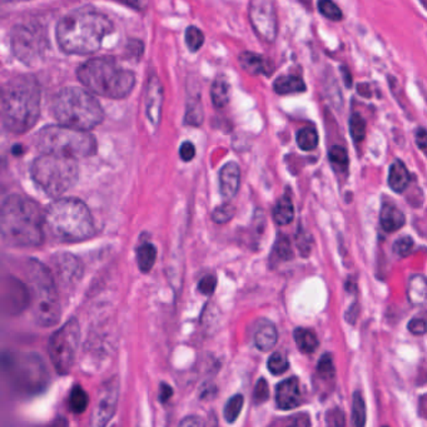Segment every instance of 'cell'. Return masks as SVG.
<instances>
[{"instance_id": "6da1fadb", "label": "cell", "mask_w": 427, "mask_h": 427, "mask_svg": "<svg viewBox=\"0 0 427 427\" xmlns=\"http://www.w3.org/2000/svg\"><path fill=\"white\" fill-rule=\"evenodd\" d=\"M112 32V21L107 15L94 9H77L58 23L56 41L65 53L87 56L96 53Z\"/></svg>"}, {"instance_id": "7a4b0ae2", "label": "cell", "mask_w": 427, "mask_h": 427, "mask_svg": "<svg viewBox=\"0 0 427 427\" xmlns=\"http://www.w3.org/2000/svg\"><path fill=\"white\" fill-rule=\"evenodd\" d=\"M41 87L34 76L9 79L1 89V120L9 132L25 133L41 116Z\"/></svg>"}, {"instance_id": "3957f363", "label": "cell", "mask_w": 427, "mask_h": 427, "mask_svg": "<svg viewBox=\"0 0 427 427\" xmlns=\"http://www.w3.org/2000/svg\"><path fill=\"white\" fill-rule=\"evenodd\" d=\"M44 212L33 199L19 195L7 197L1 206L3 239L14 247H36L44 239Z\"/></svg>"}, {"instance_id": "277c9868", "label": "cell", "mask_w": 427, "mask_h": 427, "mask_svg": "<svg viewBox=\"0 0 427 427\" xmlns=\"http://www.w3.org/2000/svg\"><path fill=\"white\" fill-rule=\"evenodd\" d=\"M77 76L89 91L105 98H126L135 85L133 72L120 67L109 56L93 58L85 62L78 68Z\"/></svg>"}, {"instance_id": "5b68a950", "label": "cell", "mask_w": 427, "mask_h": 427, "mask_svg": "<svg viewBox=\"0 0 427 427\" xmlns=\"http://www.w3.org/2000/svg\"><path fill=\"white\" fill-rule=\"evenodd\" d=\"M45 227L62 242H82L94 234V221L87 204L77 198H62L44 212Z\"/></svg>"}, {"instance_id": "8992f818", "label": "cell", "mask_w": 427, "mask_h": 427, "mask_svg": "<svg viewBox=\"0 0 427 427\" xmlns=\"http://www.w3.org/2000/svg\"><path fill=\"white\" fill-rule=\"evenodd\" d=\"M52 111L61 126L88 132L105 120V112L98 100L89 91L77 87L64 88L56 94Z\"/></svg>"}, {"instance_id": "52a82bcc", "label": "cell", "mask_w": 427, "mask_h": 427, "mask_svg": "<svg viewBox=\"0 0 427 427\" xmlns=\"http://www.w3.org/2000/svg\"><path fill=\"white\" fill-rule=\"evenodd\" d=\"M30 175L44 193L50 197H59L77 183L79 167L74 158L43 153L33 162Z\"/></svg>"}, {"instance_id": "ba28073f", "label": "cell", "mask_w": 427, "mask_h": 427, "mask_svg": "<svg viewBox=\"0 0 427 427\" xmlns=\"http://www.w3.org/2000/svg\"><path fill=\"white\" fill-rule=\"evenodd\" d=\"M30 303L35 321L43 327L56 326L61 320L62 309L56 283L47 267L30 261L28 265Z\"/></svg>"}, {"instance_id": "9c48e42d", "label": "cell", "mask_w": 427, "mask_h": 427, "mask_svg": "<svg viewBox=\"0 0 427 427\" xmlns=\"http://www.w3.org/2000/svg\"><path fill=\"white\" fill-rule=\"evenodd\" d=\"M36 147L43 153L58 154L77 160L96 154L97 140L89 132L65 126H48L36 135Z\"/></svg>"}, {"instance_id": "30bf717a", "label": "cell", "mask_w": 427, "mask_h": 427, "mask_svg": "<svg viewBox=\"0 0 427 427\" xmlns=\"http://www.w3.org/2000/svg\"><path fill=\"white\" fill-rule=\"evenodd\" d=\"M4 370L9 385L19 395L42 393L50 382L47 367L34 353H10L4 356Z\"/></svg>"}, {"instance_id": "8fae6325", "label": "cell", "mask_w": 427, "mask_h": 427, "mask_svg": "<svg viewBox=\"0 0 427 427\" xmlns=\"http://www.w3.org/2000/svg\"><path fill=\"white\" fill-rule=\"evenodd\" d=\"M80 329L76 318H72L50 337V356L59 375H68L79 349Z\"/></svg>"}, {"instance_id": "7c38bea8", "label": "cell", "mask_w": 427, "mask_h": 427, "mask_svg": "<svg viewBox=\"0 0 427 427\" xmlns=\"http://www.w3.org/2000/svg\"><path fill=\"white\" fill-rule=\"evenodd\" d=\"M48 47L45 30L36 24H19L12 32V48L23 63H36Z\"/></svg>"}, {"instance_id": "4fadbf2b", "label": "cell", "mask_w": 427, "mask_h": 427, "mask_svg": "<svg viewBox=\"0 0 427 427\" xmlns=\"http://www.w3.org/2000/svg\"><path fill=\"white\" fill-rule=\"evenodd\" d=\"M248 14L252 28L259 38L265 42L274 43L278 30L277 13L274 3L270 0H253L250 3Z\"/></svg>"}, {"instance_id": "5bb4252c", "label": "cell", "mask_w": 427, "mask_h": 427, "mask_svg": "<svg viewBox=\"0 0 427 427\" xmlns=\"http://www.w3.org/2000/svg\"><path fill=\"white\" fill-rule=\"evenodd\" d=\"M120 399V381L113 377L99 390L96 406L93 408L91 427H107L117 410Z\"/></svg>"}, {"instance_id": "9a60e30c", "label": "cell", "mask_w": 427, "mask_h": 427, "mask_svg": "<svg viewBox=\"0 0 427 427\" xmlns=\"http://www.w3.org/2000/svg\"><path fill=\"white\" fill-rule=\"evenodd\" d=\"M162 105H163V88L160 79L155 76L148 78L146 89V113L148 120L154 127L161 122Z\"/></svg>"}, {"instance_id": "2e32d148", "label": "cell", "mask_w": 427, "mask_h": 427, "mask_svg": "<svg viewBox=\"0 0 427 427\" xmlns=\"http://www.w3.org/2000/svg\"><path fill=\"white\" fill-rule=\"evenodd\" d=\"M302 402L300 381L297 377H289L280 382L276 388V404L281 410H292Z\"/></svg>"}, {"instance_id": "e0dca14e", "label": "cell", "mask_w": 427, "mask_h": 427, "mask_svg": "<svg viewBox=\"0 0 427 427\" xmlns=\"http://www.w3.org/2000/svg\"><path fill=\"white\" fill-rule=\"evenodd\" d=\"M241 183V169L236 162H228L219 171V189L226 199L237 195Z\"/></svg>"}, {"instance_id": "ac0fdd59", "label": "cell", "mask_w": 427, "mask_h": 427, "mask_svg": "<svg viewBox=\"0 0 427 427\" xmlns=\"http://www.w3.org/2000/svg\"><path fill=\"white\" fill-rule=\"evenodd\" d=\"M380 223L384 231L393 233L405 226L406 218L399 207L393 204H385L380 215Z\"/></svg>"}, {"instance_id": "d6986e66", "label": "cell", "mask_w": 427, "mask_h": 427, "mask_svg": "<svg viewBox=\"0 0 427 427\" xmlns=\"http://www.w3.org/2000/svg\"><path fill=\"white\" fill-rule=\"evenodd\" d=\"M277 341H278V333L274 323L268 322V321H262L259 323L254 332L256 347L259 350L266 352V351L272 350Z\"/></svg>"}, {"instance_id": "ffe728a7", "label": "cell", "mask_w": 427, "mask_h": 427, "mask_svg": "<svg viewBox=\"0 0 427 427\" xmlns=\"http://www.w3.org/2000/svg\"><path fill=\"white\" fill-rule=\"evenodd\" d=\"M411 181V175L402 162L395 161L388 171V186L395 193H402Z\"/></svg>"}, {"instance_id": "44dd1931", "label": "cell", "mask_w": 427, "mask_h": 427, "mask_svg": "<svg viewBox=\"0 0 427 427\" xmlns=\"http://www.w3.org/2000/svg\"><path fill=\"white\" fill-rule=\"evenodd\" d=\"M239 64L247 73H250L252 76H259V74L268 76L270 73H272V70L270 68V64L266 59L263 56H259L256 53H251V52H243L239 56Z\"/></svg>"}, {"instance_id": "7402d4cb", "label": "cell", "mask_w": 427, "mask_h": 427, "mask_svg": "<svg viewBox=\"0 0 427 427\" xmlns=\"http://www.w3.org/2000/svg\"><path fill=\"white\" fill-rule=\"evenodd\" d=\"M274 89L277 94L286 96L306 91V85L301 78L297 76H282L274 80Z\"/></svg>"}, {"instance_id": "603a6c76", "label": "cell", "mask_w": 427, "mask_h": 427, "mask_svg": "<svg viewBox=\"0 0 427 427\" xmlns=\"http://www.w3.org/2000/svg\"><path fill=\"white\" fill-rule=\"evenodd\" d=\"M407 296L413 305H425L427 302V278L420 274L413 276L408 282Z\"/></svg>"}, {"instance_id": "cb8c5ba5", "label": "cell", "mask_w": 427, "mask_h": 427, "mask_svg": "<svg viewBox=\"0 0 427 427\" xmlns=\"http://www.w3.org/2000/svg\"><path fill=\"white\" fill-rule=\"evenodd\" d=\"M231 97V85L224 77H218L215 79L210 87V98L212 103L216 108H223L228 105Z\"/></svg>"}, {"instance_id": "d4e9b609", "label": "cell", "mask_w": 427, "mask_h": 427, "mask_svg": "<svg viewBox=\"0 0 427 427\" xmlns=\"http://www.w3.org/2000/svg\"><path fill=\"white\" fill-rule=\"evenodd\" d=\"M56 270L58 274L67 282L79 278V276L82 274L80 267L78 263V259H74L73 256H62L59 261L56 262Z\"/></svg>"}, {"instance_id": "484cf974", "label": "cell", "mask_w": 427, "mask_h": 427, "mask_svg": "<svg viewBox=\"0 0 427 427\" xmlns=\"http://www.w3.org/2000/svg\"><path fill=\"white\" fill-rule=\"evenodd\" d=\"M272 216H274V222L278 226H286L294 221V204L289 197L283 196L281 198L277 204L274 206Z\"/></svg>"}, {"instance_id": "4316f807", "label": "cell", "mask_w": 427, "mask_h": 427, "mask_svg": "<svg viewBox=\"0 0 427 427\" xmlns=\"http://www.w3.org/2000/svg\"><path fill=\"white\" fill-rule=\"evenodd\" d=\"M157 259V248L155 245L146 242L142 243L137 250V262L138 267L143 274H147L152 268Z\"/></svg>"}, {"instance_id": "83f0119b", "label": "cell", "mask_w": 427, "mask_h": 427, "mask_svg": "<svg viewBox=\"0 0 427 427\" xmlns=\"http://www.w3.org/2000/svg\"><path fill=\"white\" fill-rule=\"evenodd\" d=\"M294 338L298 349L305 353L315 352L318 346V340L315 333L307 329H296L294 331Z\"/></svg>"}, {"instance_id": "f1b7e54d", "label": "cell", "mask_w": 427, "mask_h": 427, "mask_svg": "<svg viewBox=\"0 0 427 427\" xmlns=\"http://www.w3.org/2000/svg\"><path fill=\"white\" fill-rule=\"evenodd\" d=\"M296 142L302 151L311 152L318 146V133L314 128H302L296 134Z\"/></svg>"}, {"instance_id": "f546056e", "label": "cell", "mask_w": 427, "mask_h": 427, "mask_svg": "<svg viewBox=\"0 0 427 427\" xmlns=\"http://www.w3.org/2000/svg\"><path fill=\"white\" fill-rule=\"evenodd\" d=\"M89 404L88 395L82 386L76 385L70 393L69 406L70 410L74 413H83Z\"/></svg>"}, {"instance_id": "4dcf8cb0", "label": "cell", "mask_w": 427, "mask_h": 427, "mask_svg": "<svg viewBox=\"0 0 427 427\" xmlns=\"http://www.w3.org/2000/svg\"><path fill=\"white\" fill-rule=\"evenodd\" d=\"M352 424L353 427H364L366 425V404L360 393H353L352 399Z\"/></svg>"}, {"instance_id": "1f68e13d", "label": "cell", "mask_w": 427, "mask_h": 427, "mask_svg": "<svg viewBox=\"0 0 427 427\" xmlns=\"http://www.w3.org/2000/svg\"><path fill=\"white\" fill-rule=\"evenodd\" d=\"M243 404H245V397L242 395H234L232 399L227 401L223 411L224 419L227 422L232 424L239 419Z\"/></svg>"}, {"instance_id": "d6a6232c", "label": "cell", "mask_w": 427, "mask_h": 427, "mask_svg": "<svg viewBox=\"0 0 427 427\" xmlns=\"http://www.w3.org/2000/svg\"><path fill=\"white\" fill-rule=\"evenodd\" d=\"M204 122V108L199 99L189 100L186 112V123L189 126H201Z\"/></svg>"}, {"instance_id": "836d02e7", "label": "cell", "mask_w": 427, "mask_h": 427, "mask_svg": "<svg viewBox=\"0 0 427 427\" xmlns=\"http://www.w3.org/2000/svg\"><path fill=\"white\" fill-rule=\"evenodd\" d=\"M350 134L355 143H361L366 137V120L360 113H353L351 116Z\"/></svg>"}, {"instance_id": "e575fe53", "label": "cell", "mask_w": 427, "mask_h": 427, "mask_svg": "<svg viewBox=\"0 0 427 427\" xmlns=\"http://www.w3.org/2000/svg\"><path fill=\"white\" fill-rule=\"evenodd\" d=\"M186 44L188 47L190 52H197L201 50L204 43V32L199 28H197L195 25H190L186 29V34H184Z\"/></svg>"}, {"instance_id": "d590c367", "label": "cell", "mask_w": 427, "mask_h": 427, "mask_svg": "<svg viewBox=\"0 0 427 427\" xmlns=\"http://www.w3.org/2000/svg\"><path fill=\"white\" fill-rule=\"evenodd\" d=\"M268 370L272 373V375H282L285 372L287 371L288 367H289V362H288L287 358H285L280 352H276L272 353L271 358H268Z\"/></svg>"}, {"instance_id": "8d00e7d4", "label": "cell", "mask_w": 427, "mask_h": 427, "mask_svg": "<svg viewBox=\"0 0 427 427\" xmlns=\"http://www.w3.org/2000/svg\"><path fill=\"white\" fill-rule=\"evenodd\" d=\"M317 7H318V12L323 15V17H326L327 19H331V21H338L342 19V12H341V9L337 7L335 3H332V1H329V0H321V1H318V4H317Z\"/></svg>"}, {"instance_id": "74e56055", "label": "cell", "mask_w": 427, "mask_h": 427, "mask_svg": "<svg viewBox=\"0 0 427 427\" xmlns=\"http://www.w3.org/2000/svg\"><path fill=\"white\" fill-rule=\"evenodd\" d=\"M234 213H236V208L231 204H221L212 212V219L213 222L218 224L227 223L234 217Z\"/></svg>"}, {"instance_id": "f35d334b", "label": "cell", "mask_w": 427, "mask_h": 427, "mask_svg": "<svg viewBox=\"0 0 427 427\" xmlns=\"http://www.w3.org/2000/svg\"><path fill=\"white\" fill-rule=\"evenodd\" d=\"M274 254L276 256V259H281V261H288V259H292V248H291V243L288 241L287 237L285 236H280L276 245H274Z\"/></svg>"}, {"instance_id": "ab89813d", "label": "cell", "mask_w": 427, "mask_h": 427, "mask_svg": "<svg viewBox=\"0 0 427 427\" xmlns=\"http://www.w3.org/2000/svg\"><path fill=\"white\" fill-rule=\"evenodd\" d=\"M317 372H318V375L321 377L326 378V380H332V378L335 377L336 371H335V366H333V361H332L331 355H329V353L323 355L321 360L318 361Z\"/></svg>"}, {"instance_id": "60d3db41", "label": "cell", "mask_w": 427, "mask_h": 427, "mask_svg": "<svg viewBox=\"0 0 427 427\" xmlns=\"http://www.w3.org/2000/svg\"><path fill=\"white\" fill-rule=\"evenodd\" d=\"M413 239L408 236L401 237L393 243V252L396 253L399 257H406L410 253L413 252Z\"/></svg>"}, {"instance_id": "b9f144b4", "label": "cell", "mask_w": 427, "mask_h": 427, "mask_svg": "<svg viewBox=\"0 0 427 427\" xmlns=\"http://www.w3.org/2000/svg\"><path fill=\"white\" fill-rule=\"evenodd\" d=\"M329 161L336 163L337 166L346 167L349 164V155L344 148L341 146L331 147L329 152Z\"/></svg>"}, {"instance_id": "7bdbcfd3", "label": "cell", "mask_w": 427, "mask_h": 427, "mask_svg": "<svg viewBox=\"0 0 427 427\" xmlns=\"http://www.w3.org/2000/svg\"><path fill=\"white\" fill-rule=\"evenodd\" d=\"M254 402L257 405H261L263 402H266L268 397H270V388H268V384H267L265 378H261L257 382V385L254 387Z\"/></svg>"}, {"instance_id": "ee69618b", "label": "cell", "mask_w": 427, "mask_h": 427, "mask_svg": "<svg viewBox=\"0 0 427 427\" xmlns=\"http://www.w3.org/2000/svg\"><path fill=\"white\" fill-rule=\"evenodd\" d=\"M217 286V278L213 274H207L204 276L202 280L198 283V291L204 296H210L215 292Z\"/></svg>"}, {"instance_id": "f6af8a7d", "label": "cell", "mask_w": 427, "mask_h": 427, "mask_svg": "<svg viewBox=\"0 0 427 427\" xmlns=\"http://www.w3.org/2000/svg\"><path fill=\"white\" fill-rule=\"evenodd\" d=\"M283 427H311V420L306 413H298L285 421Z\"/></svg>"}, {"instance_id": "bcb514c9", "label": "cell", "mask_w": 427, "mask_h": 427, "mask_svg": "<svg viewBox=\"0 0 427 427\" xmlns=\"http://www.w3.org/2000/svg\"><path fill=\"white\" fill-rule=\"evenodd\" d=\"M179 155H181V158H182L184 162L192 161L193 158H195V155H196V147H195V144L193 143H190V142H183L182 144H181V147H179Z\"/></svg>"}, {"instance_id": "7dc6e473", "label": "cell", "mask_w": 427, "mask_h": 427, "mask_svg": "<svg viewBox=\"0 0 427 427\" xmlns=\"http://www.w3.org/2000/svg\"><path fill=\"white\" fill-rule=\"evenodd\" d=\"M408 331L416 335V336H421L424 333H426L427 325L424 320L421 318H413L410 322H408Z\"/></svg>"}, {"instance_id": "c3c4849f", "label": "cell", "mask_w": 427, "mask_h": 427, "mask_svg": "<svg viewBox=\"0 0 427 427\" xmlns=\"http://www.w3.org/2000/svg\"><path fill=\"white\" fill-rule=\"evenodd\" d=\"M415 142L417 147L420 148L424 153L427 154V131L425 128H417L415 132Z\"/></svg>"}, {"instance_id": "681fc988", "label": "cell", "mask_w": 427, "mask_h": 427, "mask_svg": "<svg viewBox=\"0 0 427 427\" xmlns=\"http://www.w3.org/2000/svg\"><path fill=\"white\" fill-rule=\"evenodd\" d=\"M178 427H206L204 419L199 416H187L183 419Z\"/></svg>"}, {"instance_id": "f907efd6", "label": "cell", "mask_w": 427, "mask_h": 427, "mask_svg": "<svg viewBox=\"0 0 427 427\" xmlns=\"http://www.w3.org/2000/svg\"><path fill=\"white\" fill-rule=\"evenodd\" d=\"M172 395H173L172 387L167 385L166 382L161 384V386H160V401H161L162 404H166L172 397Z\"/></svg>"}, {"instance_id": "816d5d0a", "label": "cell", "mask_w": 427, "mask_h": 427, "mask_svg": "<svg viewBox=\"0 0 427 427\" xmlns=\"http://www.w3.org/2000/svg\"><path fill=\"white\" fill-rule=\"evenodd\" d=\"M342 74L343 76H344V69H343L342 68ZM346 74H347V76H350V74H349V70L346 69ZM344 82H346V77H344ZM347 87H351V78L350 77H347Z\"/></svg>"}, {"instance_id": "f5cc1de1", "label": "cell", "mask_w": 427, "mask_h": 427, "mask_svg": "<svg viewBox=\"0 0 427 427\" xmlns=\"http://www.w3.org/2000/svg\"><path fill=\"white\" fill-rule=\"evenodd\" d=\"M113 427H118V426H117V425H116V426H113Z\"/></svg>"}, {"instance_id": "db71d44e", "label": "cell", "mask_w": 427, "mask_h": 427, "mask_svg": "<svg viewBox=\"0 0 427 427\" xmlns=\"http://www.w3.org/2000/svg\"><path fill=\"white\" fill-rule=\"evenodd\" d=\"M385 427H387V426H385Z\"/></svg>"}]
</instances>
